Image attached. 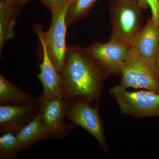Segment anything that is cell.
<instances>
[{
  "label": "cell",
  "instance_id": "cell-1",
  "mask_svg": "<svg viewBox=\"0 0 159 159\" xmlns=\"http://www.w3.org/2000/svg\"><path fill=\"white\" fill-rule=\"evenodd\" d=\"M60 74L65 93L88 102L98 98L103 80L108 76L86 48L75 45L68 46Z\"/></svg>",
  "mask_w": 159,
  "mask_h": 159
},
{
  "label": "cell",
  "instance_id": "cell-2",
  "mask_svg": "<svg viewBox=\"0 0 159 159\" xmlns=\"http://www.w3.org/2000/svg\"><path fill=\"white\" fill-rule=\"evenodd\" d=\"M147 6L145 0H111L110 40L130 47L143 28L142 11Z\"/></svg>",
  "mask_w": 159,
  "mask_h": 159
},
{
  "label": "cell",
  "instance_id": "cell-3",
  "mask_svg": "<svg viewBox=\"0 0 159 159\" xmlns=\"http://www.w3.org/2000/svg\"><path fill=\"white\" fill-rule=\"evenodd\" d=\"M131 49V48H130ZM121 88L143 89L159 93V71L154 61L132 51L121 67Z\"/></svg>",
  "mask_w": 159,
  "mask_h": 159
},
{
  "label": "cell",
  "instance_id": "cell-4",
  "mask_svg": "<svg viewBox=\"0 0 159 159\" xmlns=\"http://www.w3.org/2000/svg\"><path fill=\"white\" fill-rule=\"evenodd\" d=\"M122 114L135 118L159 117V93L147 90L129 92L114 86L109 91Z\"/></svg>",
  "mask_w": 159,
  "mask_h": 159
},
{
  "label": "cell",
  "instance_id": "cell-5",
  "mask_svg": "<svg viewBox=\"0 0 159 159\" xmlns=\"http://www.w3.org/2000/svg\"><path fill=\"white\" fill-rule=\"evenodd\" d=\"M70 2L71 0L57 12L52 13L48 30L43 32L39 24L34 27L35 33L40 34L44 40L49 57L59 73L63 67L67 51L66 34L68 26L66 16Z\"/></svg>",
  "mask_w": 159,
  "mask_h": 159
},
{
  "label": "cell",
  "instance_id": "cell-6",
  "mask_svg": "<svg viewBox=\"0 0 159 159\" xmlns=\"http://www.w3.org/2000/svg\"><path fill=\"white\" fill-rule=\"evenodd\" d=\"M67 117L91 134L105 152L108 150L98 109L91 106L87 101L80 100L70 107Z\"/></svg>",
  "mask_w": 159,
  "mask_h": 159
},
{
  "label": "cell",
  "instance_id": "cell-7",
  "mask_svg": "<svg viewBox=\"0 0 159 159\" xmlns=\"http://www.w3.org/2000/svg\"><path fill=\"white\" fill-rule=\"evenodd\" d=\"M86 49L108 75L121 74V67L131 51L130 47L112 40L96 42Z\"/></svg>",
  "mask_w": 159,
  "mask_h": 159
},
{
  "label": "cell",
  "instance_id": "cell-8",
  "mask_svg": "<svg viewBox=\"0 0 159 159\" xmlns=\"http://www.w3.org/2000/svg\"><path fill=\"white\" fill-rule=\"evenodd\" d=\"M70 129L69 126L56 129L46 125L43 122L39 113L16 134L19 150H24L41 140L62 138Z\"/></svg>",
  "mask_w": 159,
  "mask_h": 159
},
{
  "label": "cell",
  "instance_id": "cell-9",
  "mask_svg": "<svg viewBox=\"0 0 159 159\" xmlns=\"http://www.w3.org/2000/svg\"><path fill=\"white\" fill-rule=\"evenodd\" d=\"M39 113L43 122L50 127L62 129L67 127L62 124V120L69 109L64 99L63 93L49 97H41Z\"/></svg>",
  "mask_w": 159,
  "mask_h": 159
},
{
  "label": "cell",
  "instance_id": "cell-10",
  "mask_svg": "<svg viewBox=\"0 0 159 159\" xmlns=\"http://www.w3.org/2000/svg\"><path fill=\"white\" fill-rule=\"evenodd\" d=\"M36 34L41 43L43 52L42 62L39 65L40 73L37 75L43 88V93L42 97H49L62 93L63 90L60 74L49 57L45 43L41 35L38 33Z\"/></svg>",
  "mask_w": 159,
  "mask_h": 159
},
{
  "label": "cell",
  "instance_id": "cell-11",
  "mask_svg": "<svg viewBox=\"0 0 159 159\" xmlns=\"http://www.w3.org/2000/svg\"><path fill=\"white\" fill-rule=\"evenodd\" d=\"M34 102L25 105H6L0 106L1 133L13 132L23 128V123L31 118L34 111Z\"/></svg>",
  "mask_w": 159,
  "mask_h": 159
},
{
  "label": "cell",
  "instance_id": "cell-12",
  "mask_svg": "<svg viewBox=\"0 0 159 159\" xmlns=\"http://www.w3.org/2000/svg\"><path fill=\"white\" fill-rule=\"evenodd\" d=\"M159 44V26L151 17L130 48L139 56L154 61Z\"/></svg>",
  "mask_w": 159,
  "mask_h": 159
},
{
  "label": "cell",
  "instance_id": "cell-13",
  "mask_svg": "<svg viewBox=\"0 0 159 159\" xmlns=\"http://www.w3.org/2000/svg\"><path fill=\"white\" fill-rule=\"evenodd\" d=\"M20 11L11 9L4 2L0 1V53L5 43L14 36V28Z\"/></svg>",
  "mask_w": 159,
  "mask_h": 159
},
{
  "label": "cell",
  "instance_id": "cell-14",
  "mask_svg": "<svg viewBox=\"0 0 159 159\" xmlns=\"http://www.w3.org/2000/svg\"><path fill=\"white\" fill-rule=\"evenodd\" d=\"M0 101L2 103H12L25 105L34 102V99L19 88L0 75Z\"/></svg>",
  "mask_w": 159,
  "mask_h": 159
},
{
  "label": "cell",
  "instance_id": "cell-15",
  "mask_svg": "<svg viewBox=\"0 0 159 159\" xmlns=\"http://www.w3.org/2000/svg\"><path fill=\"white\" fill-rule=\"evenodd\" d=\"M97 0H71L66 20L68 26L85 18Z\"/></svg>",
  "mask_w": 159,
  "mask_h": 159
},
{
  "label": "cell",
  "instance_id": "cell-16",
  "mask_svg": "<svg viewBox=\"0 0 159 159\" xmlns=\"http://www.w3.org/2000/svg\"><path fill=\"white\" fill-rule=\"evenodd\" d=\"M19 152L16 135L8 132L0 137V158L13 159Z\"/></svg>",
  "mask_w": 159,
  "mask_h": 159
},
{
  "label": "cell",
  "instance_id": "cell-17",
  "mask_svg": "<svg viewBox=\"0 0 159 159\" xmlns=\"http://www.w3.org/2000/svg\"><path fill=\"white\" fill-rule=\"evenodd\" d=\"M70 0H40L51 13L57 12L66 6Z\"/></svg>",
  "mask_w": 159,
  "mask_h": 159
},
{
  "label": "cell",
  "instance_id": "cell-18",
  "mask_svg": "<svg viewBox=\"0 0 159 159\" xmlns=\"http://www.w3.org/2000/svg\"><path fill=\"white\" fill-rule=\"evenodd\" d=\"M151 9L152 17L159 26V0H145Z\"/></svg>",
  "mask_w": 159,
  "mask_h": 159
},
{
  "label": "cell",
  "instance_id": "cell-19",
  "mask_svg": "<svg viewBox=\"0 0 159 159\" xmlns=\"http://www.w3.org/2000/svg\"><path fill=\"white\" fill-rule=\"evenodd\" d=\"M4 2L11 9L20 11V9L25 6L29 0H4Z\"/></svg>",
  "mask_w": 159,
  "mask_h": 159
},
{
  "label": "cell",
  "instance_id": "cell-20",
  "mask_svg": "<svg viewBox=\"0 0 159 159\" xmlns=\"http://www.w3.org/2000/svg\"><path fill=\"white\" fill-rule=\"evenodd\" d=\"M154 63L157 69L159 71V44L157 49L156 53L155 56L154 58Z\"/></svg>",
  "mask_w": 159,
  "mask_h": 159
}]
</instances>
